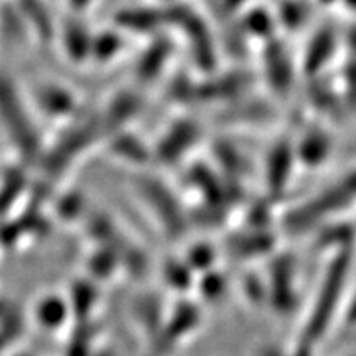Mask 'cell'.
Masks as SVG:
<instances>
[{
    "label": "cell",
    "instance_id": "1",
    "mask_svg": "<svg viewBox=\"0 0 356 356\" xmlns=\"http://www.w3.org/2000/svg\"><path fill=\"white\" fill-rule=\"evenodd\" d=\"M350 269V257L346 252L341 251L340 256L335 257L328 267L327 275L323 277L322 286H320V292L315 300L314 309L310 312L309 323L305 327V343L312 345L314 341L320 340L327 332L328 323L332 322L333 315L340 305L341 291H343L346 275H348Z\"/></svg>",
    "mask_w": 356,
    "mask_h": 356
},
{
    "label": "cell",
    "instance_id": "2",
    "mask_svg": "<svg viewBox=\"0 0 356 356\" xmlns=\"http://www.w3.org/2000/svg\"><path fill=\"white\" fill-rule=\"evenodd\" d=\"M139 190L142 197L149 203V207L152 208L155 215L160 218V221L163 222V226L168 231H178L181 228L180 211H178V207L165 186L145 178V180L139 181Z\"/></svg>",
    "mask_w": 356,
    "mask_h": 356
},
{
    "label": "cell",
    "instance_id": "3",
    "mask_svg": "<svg viewBox=\"0 0 356 356\" xmlns=\"http://www.w3.org/2000/svg\"><path fill=\"white\" fill-rule=\"evenodd\" d=\"M330 152V140L323 132H310L304 140L300 142L299 149H297V157L305 165L315 167L320 165Z\"/></svg>",
    "mask_w": 356,
    "mask_h": 356
},
{
    "label": "cell",
    "instance_id": "4",
    "mask_svg": "<svg viewBox=\"0 0 356 356\" xmlns=\"http://www.w3.org/2000/svg\"><path fill=\"white\" fill-rule=\"evenodd\" d=\"M293 157V150L291 145L280 144L274 149L269 159V184L273 190L280 191L286 186L289 170Z\"/></svg>",
    "mask_w": 356,
    "mask_h": 356
},
{
    "label": "cell",
    "instance_id": "5",
    "mask_svg": "<svg viewBox=\"0 0 356 356\" xmlns=\"http://www.w3.org/2000/svg\"><path fill=\"white\" fill-rule=\"evenodd\" d=\"M68 317V304L58 297H47L38 302L37 310H35V318L44 328H60Z\"/></svg>",
    "mask_w": 356,
    "mask_h": 356
},
{
    "label": "cell",
    "instance_id": "6",
    "mask_svg": "<svg viewBox=\"0 0 356 356\" xmlns=\"http://www.w3.org/2000/svg\"><path fill=\"white\" fill-rule=\"evenodd\" d=\"M114 150L118 155H124L129 162H144V160H147L144 159L147 154L142 149V145L134 139L118 140V144L114 145Z\"/></svg>",
    "mask_w": 356,
    "mask_h": 356
},
{
    "label": "cell",
    "instance_id": "7",
    "mask_svg": "<svg viewBox=\"0 0 356 356\" xmlns=\"http://www.w3.org/2000/svg\"><path fill=\"white\" fill-rule=\"evenodd\" d=\"M114 267V257L111 251H102L101 254L91 259V269L97 275H108L109 270Z\"/></svg>",
    "mask_w": 356,
    "mask_h": 356
},
{
    "label": "cell",
    "instance_id": "8",
    "mask_svg": "<svg viewBox=\"0 0 356 356\" xmlns=\"http://www.w3.org/2000/svg\"><path fill=\"white\" fill-rule=\"evenodd\" d=\"M190 266L200 267V269H204L207 266H210L213 262V249L207 246H198L195 248L193 251L190 252Z\"/></svg>",
    "mask_w": 356,
    "mask_h": 356
},
{
    "label": "cell",
    "instance_id": "9",
    "mask_svg": "<svg viewBox=\"0 0 356 356\" xmlns=\"http://www.w3.org/2000/svg\"><path fill=\"white\" fill-rule=\"evenodd\" d=\"M346 323L348 325H356V296L353 297V300L350 302L348 309H346Z\"/></svg>",
    "mask_w": 356,
    "mask_h": 356
},
{
    "label": "cell",
    "instance_id": "10",
    "mask_svg": "<svg viewBox=\"0 0 356 356\" xmlns=\"http://www.w3.org/2000/svg\"><path fill=\"white\" fill-rule=\"evenodd\" d=\"M309 346H310V345H309V343H305V341H304V343H302L300 348H297L296 351H293L292 356H312Z\"/></svg>",
    "mask_w": 356,
    "mask_h": 356
},
{
    "label": "cell",
    "instance_id": "11",
    "mask_svg": "<svg viewBox=\"0 0 356 356\" xmlns=\"http://www.w3.org/2000/svg\"><path fill=\"white\" fill-rule=\"evenodd\" d=\"M262 356H282V353L279 350H266Z\"/></svg>",
    "mask_w": 356,
    "mask_h": 356
}]
</instances>
